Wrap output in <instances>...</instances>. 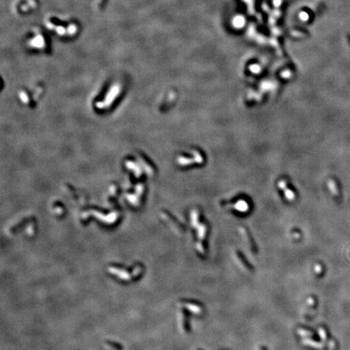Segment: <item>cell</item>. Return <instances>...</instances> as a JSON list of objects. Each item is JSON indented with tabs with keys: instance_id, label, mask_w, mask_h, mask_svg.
<instances>
[{
	"instance_id": "6da1fadb",
	"label": "cell",
	"mask_w": 350,
	"mask_h": 350,
	"mask_svg": "<svg viewBox=\"0 0 350 350\" xmlns=\"http://www.w3.org/2000/svg\"><path fill=\"white\" fill-rule=\"evenodd\" d=\"M239 230H240L242 235L243 238L245 239V241H246V244H247L248 247H249L250 251H251L252 253L256 254L258 251L257 247H256V245L254 243V239L252 238L251 233L248 232V230H246L244 227H240L239 228Z\"/></svg>"
},
{
	"instance_id": "7a4b0ae2",
	"label": "cell",
	"mask_w": 350,
	"mask_h": 350,
	"mask_svg": "<svg viewBox=\"0 0 350 350\" xmlns=\"http://www.w3.org/2000/svg\"><path fill=\"white\" fill-rule=\"evenodd\" d=\"M236 257H237V260H238V261L239 262V263H241L242 267L245 270H246V271H252L254 270V268H253V267L251 265V263L245 259V257L243 256V254H242L241 252L239 251L236 252Z\"/></svg>"
},
{
	"instance_id": "3957f363",
	"label": "cell",
	"mask_w": 350,
	"mask_h": 350,
	"mask_svg": "<svg viewBox=\"0 0 350 350\" xmlns=\"http://www.w3.org/2000/svg\"><path fill=\"white\" fill-rule=\"evenodd\" d=\"M185 306H186L189 310H191L192 312H194L195 314H198V315H200V314H201L203 312V307L202 306H199L198 304L186 302Z\"/></svg>"
},
{
	"instance_id": "277c9868",
	"label": "cell",
	"mask_w": 350,
	"mask_h": 350,
	"mask_svg": "<svg viewBox=\"0 0 350 350\" xmlns=\"http://www.w3.org/2000/svg\"><path fill=\"white\" fill-rule=\"evenodd\" d=\"M302 342L304 343V345L306 344V345H310V346H312V347H315V348L321 347V345H319V343H316V342L313 341V340H310V339L304 340Z\"/></svg>"
},
{
	"instance_id": "5b68a950",
	"label": "cell",
	"mask_w": 350,
	"mask_h": 350,
	"mask_svg": "<svg viewBox=\"0 0 350 350\" xmlns=\"http://www.w3.org/2000/svg\"><path fill=\"white\" fill-rule=\"evenodd\" d=\"M298 332L300 334L301 336H302V337H308V336H310V335H312V332H310V331H306V330H303V329H300V330H298Z\"/></svg>"
},
{
	"instance_id": "8992f818",
	"label": "cell",
	"mask_w": 350,
	"mask_h": 350,
	"mask_svg": "<svg viewBox=\"0 0 350 350\" xmlns=\"http://www.w3.org/2000/svg\"><path fill=\"white\" fill-rule=\"evenodd\" d=\"M261 350H267V349H265L264 347H262L261 348Z\"/></svg>"
}]
</instances>
